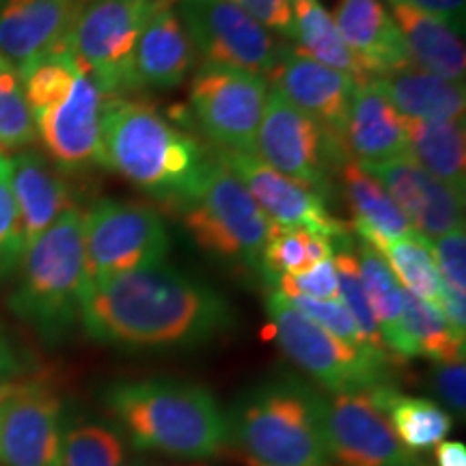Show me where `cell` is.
I'll list each match as a JSON object with an SVG mask.
<instances>
[{
    "instance_id": "cell-24",
    "label": "cell",
    "mask_w": 466,
    "mask_h": 466,
    "mask_svg": "<svg viewBox=\"0 0 466 466\" xmlns=\"http://www.w3.org/2000/svg\"><path fill=\"white\" fill-rule=\"evenodd\" d=\"M337 171H339L343 197L352 212L354 233L360 242L380 250L384 244L415 233L401 209L395 206L393 197L374 175L367 173L352 158L343 160Z\"/></svg>"
},
{
    "instance_id": "cell-27",
    "label": "cell",
    "mask_w": 466,
    "mask_h": 466,
    "mask_svg": "<svg viewBox=\"0 0 466 466\" xmlns=\"http://www.w3.org/2000/svg\"><path fill=\"white\" fill-rule=\"evenodd\" d=\"M406 156L458 195L466 190L464 119L425 121L404 119Z\"/></svg>"
},
{
    "instance_id": "cell-43",
    "label": "cell",
    "mask_w": 466,
    "mask_h": 466,
    "mask_svg": "<svg viewBox=\"0 0 466 466\" xmlns=\"http://www.w3.org/2000/svg\"><path fill=\"white\" fill-rule=\"evenodd\" d=\"M387 3L406 5V7H412L432 17H439V20L450 25L456 33L464 31L466 0H387Z\"/></svg>"
},
{
    "instance_id": "cell-5",
    "label": "cell",
    "mask_w": 466,
    "mask_h": 466,
    "mask_svg": "<svg viewBox=\"0 0 466 466\" xmlns=\"http://www.w3.org/2000/svg\"><path fill=\"white\" fill-rule=\"evenodd\" d=\"M22 272L9 299L11 311L46 341H61L76 322L85 291L83 212L67 209L28 244Z\"/></svg>"
},
{
    "instance_id": "cell-33",
    "label": "cell",
    "mask_w": 466,
    "mask_h": 466,
    "mask_svg": "<svg viewBox=\"0 0 466 466\" xmlns=\"http://www.w3.org/2000/svg\"><path fill=\"white\" fill-rule=\"evenodd\" d=\"M400 288L441 309V277L432 258V242L419 233L389 242L378 250Z\"/></svg>"
},
{
    "instance_id": "cell-21",
    "label": "cell",
    "mask_w": 466,
    "mask_h": 466,
    "mask_svg": "<svg viewBox=\"0 0 466 466\" xmlns=\"http://www.w3.org/2000/svg\"><path fill=\"white\" fill-rule=\"evenodd\" d=\"M343 149L360 167L380 165L406 156V130L401 116L374 80L354 86L350 100Z\"/></svg>"
},
{
    "instance_id": "cell-14",
    "label": "cell",
    "mask_w": 466,
    "mask_h": 466,
    "mask_svg": "<svg viewBox=\"0 0 466 466\" xmlns=\"http://www.w3.org/2000/svg\"><path fill=\"white\" fill-rule=\"evenodd\" d=\"M63 404L48 384L14 382L0 408L5 466H63Z\"/></svg>"
},
{
    "instance_id": "cell-4",
    "label": "cell",
    "mask_w": 466,
    "mask_h": 466,
    "mask_svg": "<svg viewBox=\"0 0 466 466\" xmlns=\"http://www.w3.org/2000/svg\"><path fill=\"white\" fill-rule=\"evenodd\" d=\"M324 404L291 378L261 384L227 417V447L253 466H330Z\"/></svg>"
},
{
    "instance_id": "cell-45",
    "label": "cell",
    "mask_w": 466,
    "mask_h": 466,
    "mask_svg": "<svg viewBox=\"0 0 466 466\" xmlns=\"http://www.w3.org/2000/svg\"><path fill=\"white\" fill-rule=\"evenodd\" d=\"M14 371H17V359L14 350L9 348V343L0 337V378L11 376Z\"/></svg>"
},
{
    "instance_id": "cell-16",
    "label": "cell",
    "mask_w": 466,
    "mask_h": 466,
    "mask_svg": "<svg viewBox=\"0 0 466 466\" xmlns=\"http://www.w3.org/2000/svg\"><path fill=\"white\" fill-rule=\"evenodd\" d=\"M104 93L83 69L66 97L33 115L37 138L63 171L102 167Z\"/></svg>"
},
{
    "instance_id": "cell-9",
    "label": "cell",
    "mask_w": 466,
    "mask_h": 466,
    "mask_svg": "<svg viewBox=\"0 0 466 466\" xmlns=\"http://www.w3.org/2000/svg\"><path fill=\"white\" fill-rule=\"evenodd\" d=\"M83 244L86 289L137 268L162 264L168 233L158 209L147 203L102 199L83 214Z\"/></svg>"
},
{
    "instance_id": "cell-29",
    "label": "cell",
    "mask_w": 466,
    "mask_h": 466,
    "mask_svg": "<svg viewBox=\"0 0 466 466\" xmlns=\"http://www.w3.org/2000/svg\"><path fill=\"white\" fill-rule=\"evenodd\" d=\"M296 50L313 61L350 76L354 83L371 80L341 39L330 11L319 0H291Z\"/></svg>"
},
{
    "instance_id": "cell-3",
    "label": "cell",
    "mask_w": 466,
    "mask_h": 466,
    "mask_svg": "<svg viewBox=\"0 0 466 466\" xmlns=\"http://www.w3.org/2000/svg\"><path fill=\"white\" fill-rule=\"evenodd\" d=\"M110 415L137 450L177 460H208L227 447V415L201 384L145 378L106 391Z\"/></svg>"
},
{
    "instance_id": "cell-48",
    "label": "cell",
    "mask_w": 466,
    "mask_h": 466,
    "mask_svg": "<svg viewBox=\"0 0 466 466\" xmlns=\"http://www.w3.org/2000/svg\"><path fill=\"white\" fill-rule=\"evenodd\" d=\"M415 466H423V464H421V462H419V464H415Z\"/></svg>"
},
{
    "instance_id": "cell-30",
    "label": "cell",
    "mask_w": 466,
    "mask_h": 466,
    "mask_svg": "<svg viewBox=\"0 0 466 466\" xmlns=\"http://www.w3.org/2000/svg\"><path fill=\"white\" fill-rule=\"evenodd\" d=\"M360 283H363L365 296L370 300L371 313L380 330L384 346L391 354L401 359H412L410 346H408L404 324H401V288L398 279L393 277L391 268L382 259V255L367 244L360 242L357 250Z\"/></svg>"
},
{
    "instance_id": "cell-42",
    "label": "cell",
    "mask_w": 466,
    "mask_h": 466,
    "mask_svg": "<svg viewBox=\"0 0 466 466\" xmlns=\"http://www.w3.org/2000/svg\"><path fill=\"white\" fill-rule=\"evenodd\" d=\"M432 389L442 404L450 406L453 412L464 415L466 408V363L451 360V363H436L432 371Z\"/></svg>"
},
{
    "instance_id": "cell-38",
    "label": "cell",
    "mask_w": 466,
    "mask_h": 466,
    "mask_svg": "<svg viewBox=\"0 0 466 466\" xmlns=\"http://www.w3.org/2000/svg\"><path fill=\"white\" fill-rule=\"evenodd\" d=\"M285 299H289L291 305L299 309V311L305 313L309 319H313L318 326H322L326 333H330L339 341L348 343L350 348H359V350H365V352H370V350L365 348L363 339H360L357 324H354V319L350 316V311L341 302V299L316 300V299H307V296H285Z\"/></svg>"
},
{
    "instance_id": "cell-34",
    "label": "cell",
    "mask_w": 466,
    "mask_h": 466,
    "mask_svg": "<svg viewBox=\"0 0 466 466\" xmlns=\"http://www.w3.org/2000/svg\"><path fill=\"white\" fill-rule=\"evenodd\" d=\"M333 259L337 268V281H339V299L343 305H346L350 316H352L354 324H357L365 348L370 350V352L378 354V357L391 360V352L384 346L380 330H378V324L374 319V313H371L370 300H367L365 296L363 283H360L357 253H354L350 236L337 242Z\"/></svg>"
},
{
    "instance_id": "cell-1",
    "label": "cell",
    "mask_w": 466,
    "mask_h": 466,
    "mask_svg": "<svg viewBox=\"0 0 466 466\" xmlns=\"http://www.w3.org/2000/svg\"><path fill=\"white\" fill-rule=\"evenodd\" d=\"M80 324L106 346L171 350L223 335L233 326V311L218 291L162 261L86 288Z\"/></svg>"
},
{
    "instance_id": "cell-18",
    "label": "cell",
    "mask_w": 466,
    "mask_h": 466,
    "mask_svg": "<svg viewBox=\"0 0 466 466\" xmlns=\"http://www.w3.org/2000/svg\"><path fill=\"white\" fill-rule=\"evenodd\" d=\"M268 83L343 145L350 100L359 83L313 61L294 46L283 44L279 46L277 63L268 76Z\"/></svg>"
},
{
    "instance_id": "cell-11",
    "label": "cell",
    "mask_w": 466,
    "mask_h": 466,
    "mask_svg": "<svg viewBox=\"0 0 466 466\" xmlns=\"http://www.w3.org/2000/svg\"><path fill=\"white\" fill-rule=\"evenodd\" d=\"M255 156L318 195H324L335 167L339 168L348 158L346 149L333 134L294 106L275 86H270L268 93L255 141Z\"/></svg>"
},
{
    "instance_id": "cell-40",
    "label": "cell",
    "mask_w": 466,
    "mask_h": 466,
    "mask_svg": "<svg viewBox=\"0 0 466 466\" xmlns=\"http://www.w3.org/2000/svg\"><path fill=\"white\" fill-rule=\"evenodd\" d=\"M432 258L439 270L441 283L466 294V231L464 225L441 236L432 242Z\"/></svg>"
},
{
    "instance_id": "cell-10",
    "label": "cell",
    "mask_w": 466,
    "mask_h": 466,
    "mask_svg": "<svg viewBox=\"0 0 466 466\" xmlns=\"http://www.w3.org/2000/svg\"><path fill=\"white\" fill-rule=\"evenodd\" d=\"M270 83L238 67L203 66L190 83V113L214 151L255 154Z\"/></svg>"
},
{
    "instance_id": "cell-31",
    "label": "cell",
    "mask_w": 466,
    "mask_h": 466,
    "mask_svg": "<svg viewBox=\"0 0 466 466\" xmlns=\"http://www.w3.org/2000/svg\"><path fill=\"white\" fill-rule=\"evenodd\" d=\"M401 324L412 359L425 357L434 363H451L464 359V337L458 335L439 307L430 305L410 291L401 289Z\"/></svg>"
},
{
    "instance_id": "cell-28",
    "label": "cell",
    "mask_w": 466,
    "mask_h": 466,
    "mask_svg": "<svg viewBox=\"0 0 466 466\" xmlns=\"http://www.w3.org/2000/svg\"><path fill=\"white\" fill-rule=\"evenodd\" d=\"M374 393L378 404L387 412L393 432L410 453L436 450L451 432L453 419L436 401L400 393L389 382L376 384Z\"/></svg>"
},
{
    "instance_id": "cell-32",
    "label": "cell",
    "mask_w": 466,
    "mask_h": 466,
    "mask_svg": "<svg viewBox=\"0 0 466 466\" xmlns=\"http://www.w3.org/2000/svg\"><path fill=\"white\" fill-rule=\"evenodd\" d=\"M335 247L337 240L326 233L272 227L270 240L261 253L259 268L270 281L279 277H294L318 266L319 261L333 258Z\"/></svg>"
},
{
    "instance_id": "cell-36",
    "label": "cell",
    "mask_w": 466,
    "mask_h": 466,
    "mask_svg": "<svg viewBox=\"0 0 466 466\" xmlns=\"http://www.w3.org/2000/svg\"><path fill=\"white\" fill-rule=\"evenodd\" d=\"M63 466H127L124 436L104 423L76 425L63 436Z\"/></svg>"
},
{
    "instance_id": "cell-35",
    "label": "cell",
    "mask_w": 466,
    "mask_h": 466,
    "mask_svg": "<svg viewBox=\"0 0 466 466\" xmlns=\"http://www.w3.org/2000/svg\"><path fill=\"white\" fill-rule=\"evenodd\" d=\"M37 141V127L28 108L22 76L0 56V154L25 149Z\"/></svg>"
},
{
    "instance_id": "cell-13",
    "label": "cell",
    "mask_w": 466,
    "mask_h": 466,
    "mask_svg": "<svg viewBox=\"0 0 466 466\" xmlns=\"http://www.w3.org/2000/svg\"><path fill=\"white\" fill-rule=\"evenodd\" d=\"M330 460L337 466H415L419 460L401 445L378 404L374 387L333 393L324 404Z\"/></svg>"
},
{
    "instance_id": "cell-26",
    "label": "cell",
    "mask_w": 466,
    "mask_h": 466,
    "mask_svg": "<svg viewBox=\"0 0 466 466\" xmlns=\"http://www.w3.org/2000/svg\"><path fill=\"white\" fill-rule=\"evenodd\" d=\"M398 22L412 63L451 83H464L466 50L462 39L450 25L423 11L400 3H389Z\"/></svg>"
},
{
    "instance_id": "cell-44",
    "label": "cell",
    "mask_w": 466,
    "mask_h": 466,
    "mask_svg": "<svg viewBox=\"0 0 466 466\" xmlns=\"http://www.w3.org/2000/svg\"><path fill=\"white\" fill-rule=\"evenodd\" d=\"M436 466H466V447L458 441H442L434 450Z\"/></svg>"
},
{
    "instance_id": "cell-7",
    "label": "cell",
    "mask_w": 466,
    "mask_h": 466,
    "mask_svg": "<svg viewBox=\"0 0 466 466\" xmlns=\"http://www.w3.org/2000/svg\"><path fill=\"white\" fill-rule=\"evenodd\" d=\"M168 0H85L67 48L104 97H127L134 89V50L149 17Z\"/></svg>"
},
{
    "instance_id": "cell-23",
    "label": "cell",
    "mask_w": 466,
    "mask_h": 466,
    "mask_svg": "<svg viewBox=\"0 0 466 466\" xmlns=\"http://www.w3.org/2000/svg\"><path fill=\"white\" fill-rule=\"evenodd\" d=\"M9 186L26 247L37 240L63 212L76 208L67 184L37 151H17L11 156Z\"/></svg>"
},
{
    "instance_id": "cell-46",
    "label": "cell",
    "mask_w": 466,
    "mask_h": 466,
    "mask_svg": "<svg viewBox=\"0 0 466 466\" xmlns=\"http://www.w3.org/2000/svg\"><path fill=\"white\" fill-rule=\"evenodd\" d=\"M127 466H212L203 460H177V462H165V460H137Z\"/></svg>"
},
{
    "instance_id": "cell-17",
    "label": "cell",
    "mask_w": 466,
    "mask_h": 466,
    "mask_svg": "<svg viewBox=\"0 0 466 466\" xmlns=\"http://www.w3.org/2000/svg\"><path fill=\"white\" fill-rule=\"evenodd\" d=\"M85 0H0V56L25 74L67 48Z\"/></svg>"
},
{
    "instance_id": "cell-19",
    "label": "cell",
    "mask_w": 466,
    "mask_h": 466,
    "mask_svg": "<svg viewBox=\"0 0 466 466\" xmlns=\"http://www.w3.org/2000/svg\"><path fill=\"white\" fill-rule=\"evenodd\" d=\"M363 168L387 188L412 231L425 240L434 242L464 225V197L408 156Z\"/></svg>"
},
{
    "instance_id": "cell-12",
    "label": "cell",
    "mask_w": 466,
    "mask_h": 466,
    "mask_svg": "<svg viewBox=\"0 0 466 466\" xmlns=\"http://www.w3.org/2000/svg\"><path fill=\"white\" fill-rule=\"evenodd\" d=\"M175 11L203 63L270 76L281 44L247 11L229 0H175Z\"/></svg>"
},
{
    "instance_id": "cell-37",
    "label": "cell",
    "mask_w": 466,
    "mask_h": 466,
    "mask_svg": "<svg viewBox=\"0 0 466 466\" xmlns=\"http://www.w3.org/2000/svg\"><path fill=\"white\" fill-rule=\"evenodd\" d=\"M25 236L9 186V156L0 154V275H7L25 255Z\"/></svg>"
},
{
    "instance_id": "cell-25",
    "label": "cell",
    "mask_w": 466,
    "mask_h": 466,
    "mask_svg": "<svg viewBox=\"0 0 466 466\" xmlns=\"http://www.w3.org/2000/svg\"><path fill=\"white\" fill-rule=\"evenodd\" d=\"M380 86L389 102L404 119L460 121L464 119L466 91L464 83H451L415 63L371 78Z\"/></svg>"
},
{
    "instance_id": "cell-41",
    "label": "cell",
    "mask_w": 466,
    "mask_h": 466,
    "mask_svg": "<svg viewBox=\"0 0 466 466\" xmlns=\"http://www.w3.org/2000/svg\"><path fill=\"white\" fill-rule=\"evenodd\" d=\"M229 3L247 11L270 33L294 39V14L291 0H229Z\"/></svg>"
},
{
    "instance_id": "cell-8",
    "label": "cell",
    "mask_w": 466,
    "mask_h": 466,
    "mask_svg": "<svg viewBox=\"0 0 466 466\" xmlns=\"http://www.w3.org/2000/svg\"><path fill=\"white\" fill-rule=\"evenodd\" d=\"M272 333L285 357L333 393H352L389 382V360L365 350L350 348L309 319L279 291L266 300Z\"/></svg>"
},
{
    "instance_id": "cell-20",
    "label": "cell",
    "mask_w": 466,
    "mask_h": 466,
    "mask_svg": "<svg viewBox=\"0 0 466 466\" xmlns=\"http://www.w3.org/2000/svg\"><path fill=\"white\" fill-rule=\"evenodd\" d=\"M333 20L370 78H380L412 63L404 35L382 0H339Z\"/></svg>"
},
{
    "instance_id": "cell-22",
    "label": "cell",
    "mask_w": 466,
    "mask_h": 466,
    "mask_svg": "<svg viewBox=\"0 0 466 466\" xmlns=\"http://www.w3.org/2000/svg\"><path fill=\"white\" fill-rule=\"evenodd\" d=\"M197 63V52L171 3L149 17L134 50V89L165 91L186 80Z\"/></svg>"
},
{
    "instance_id": "cell-39",
    "label": "cell",
    "mask_w": 466,
    "mask_h": 466,
    "mask_svg": "<svg viewBox=\"0 0 466 466\" xmlns=\"http://www.w3.org/2000/svg\"><path fill=\"white\" fill-rule=\"evenodd\" d=\"M277 291L283 296H307L316 300H337L339 299V281H337L335 259L319 261L318 266L309 268L294 277L272 279Z\"/></svg>"
},
{
    "instance_id": "cell-47",
    "label": "cell",
    "mask_w": 466,
    "mask_h": 466,
    "mask_svg": "<svg viewBox=\"0 0 466 466\" xmlns=\"http://www.w3.org/2000/svg\"><path fill=\"white\" fill-rule=\"evenodd\" d=\"M11 387H14V382H0V408H3V401L11 393Z\"/></svg>"
},
{
    "instance_id": "cell-15",
    "label": "cell",
    "mask_w": 466,
    "mask_h": 466,
    "mask_svg": "<svg viewBox=\"0 0 466 466\" xmlns=\"http://www.w3.org/2000/svg\"><path fill=\"white\" fill-rule=\"evenodd\" d=\"M212 154L240 179L272 227L326 233L337 242L350 236L346 225L329 212L322 195L285 177L255 154H231V151H212Z\"/></svg>"
},
{
    "instance_id": "cell-6",
    "label": "cell",
    "mask_w": 466,
    "mask_h": 466,
    "mask_svg": "<svg viewBox=\"0 0 466 466\" xmlns=\"http://www.w3.org/2000/svg\"><path fill=\"white\" fill-rule=\"evenodd\" d=\"M179 214L186 231L206 253L259 268L272 225L240 179L214 154L199 190Z\"/></svg>"
},
{
    "instance_id": "cell-2",
    "label": "cell",
    "mask_w": 466,
    "mask_h": 466,
    "mask_svg": "<svg viewBox=\"0 0 466 466\" xmlns=\"http://www.w3.org/2000/svg\"><path fill=\"white\" fill-rule=\"evenodd\" d=\"M209 162L212 151L154 104L134 97L104 102L102 167L151 199L182 209L199 190Z\"/></svg>"
}]
</instances>
